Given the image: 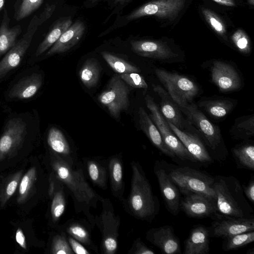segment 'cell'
Here are the masks:
<instances>
[{"mask_svg":"<svg viewBox=\"0 0 254 254\" xmlns=\"http://www.w3.org/2000/svg\"><path fill=\"white\" fill-rule=\"evenodd\" d=\"M213 188L217 211L221 217H254L253 209L235 177L217 175L214 177Z\"/></svg>","mask_w":254,"mask_h":254,"instance_id":"6da1fadb","label":"cell"},{"mask_svg":"<svg viewBox=\"0 0 254 254\" xmlns=\"http://www.w3.org/2000/svg\"><path fill=\"white\" fill-rule=\"evenodd\" d=\"M187 120L191 125L212 153V158L222 161L228 151L224 144L219 127L211 122L192 102L184 107L179 106Z\"/></svg>","mask_w":254,"mask_h":254,"instance_id":"7a4b0ae2","label":"cell"},{"mask_svg":"<svg viewBox=\"0 0 254 254\" xmlns=\"http://www.w3.org/2000/svg\"><path fill=\"white\" fill-rule=\"evenodd\" d=\"M133 176L130 196L131 207L139 218L152 222L160 210L158 197L139 165H132Z\"/></svg>","mask_w":254,"mask_h":254,"instance_id":"3957f363","label":"cell"},{"mask_svg":"<svg viewBox=\"0 0 254 254\" xmlns=\"http://www.w3.org/2000/svg\"><path fill=\"white\" fill-rule=\"evenodd\" d=\"M55 9L56 4H47L39 15H35L31 19L25 33L0 61V79L19 64L38 27L51 17Z\"/></svg>","mask_w":254,"mask_h":254,"instance_id":"277c9868","label":"cell"},{"mask_svg":"<svg viewBox=\"0 0 254 254\" xmlns=\"http://www.w3.org/2000/svg\"><path fill=\"white\" fill-rule=\"evenodd\" d=\"M169 174L181 193L185 192L199 193L216 201L213 188L214 177L189 167H171Z\"/></svg>","mask_w":254,"mask_h":254,"instance_id":"5b68a950","label":"cell"},{"mask_svg":"<svg viewBox=\"0 0 254 254\" xmlns=\"http://www.w3.org/2000/svg\"><path fill=\"white\" fill-rule=\"evenodd\" d=\"M155 73L166 91L179 106L184 107L192 103L198 94V85L191 79L162 68H157Z\"/></svg>","mask_w":254,"mask_h":254,"instance_id":"8992f818","label":"cell"},{"mask_svg":"<svg viewBox=\"0 0 254 254\" xmlns=\"http://www.w3.org/2000/svg\"><path fill=\"white\" fill-rule=\"evenodd\" d=\"M144 99L146 106L151 112L150 117L158 128L168 148L175 157L182 160L197 162L172 130L154 99L149 95H146Z\"/></svg>","mask_w":254,"mask_h":254,"instance_id":"52a82bcc","label":"cell"},{"mask_svg":"<svg viewBox=\"0 0 254 254\" xmlns=\"http://www.w3.org/2000/svg\"><path fill=\"white\" fill-rule=\"evenodd\" d=\"M129 88L125 82L116 74L111 78L106 89L99 95L98 100L114 118L118 119L121 113L127 110L129 106Z\"/></svg>","mask_w":254,"mask_h":254,"instance_id":"ba28073f","label":"cell"},{"mask_svg":"<svg viewBox=\"0 0 254 254\" xmlns=\"http://www.w3.org/2000/svg\"><path fill=\"white\" fill-rule=\"evenodd\" d=\"M154 171L166 209L173 215H178L181 211L180 191L169 176L168 164L165 161H156Z\"/></svg>","mask_w":254,"mask_h":254,"instance_id":"9c48e42d","label":"cell"},{"mask_svg":"<svg viewBox=\"0 0 254 254\" xmlns=\"http://www.w3.org/2000/svg\"><path fill=\"white\" fill-rule=\"evenodd\" d=\"M180 208L189 217L210 218L213 220L221 218L218 214L216 201L203 194L185 192L182 193Z\"/></svg>","mask_w":254,"mask_h":254,"instance_id":"30bf717a","label":"cell"},{"mask_svg":"<svg viewBox=\"0 0 254 254\" xmlns=\"http://www.w3.org/2000/svg\"><path fill=\"white\" fill-rule=\"evenodd\" d=\"M186 0H156L146 3L136 9L127 17L128 21L153 15L160 18L175 19L184 8Z\"/></svg>","mask_w":254,"mask_h":254,"instance_id":"8fae6325","label":"cell"},{"mask_svg":"<svg viewBox=\"0 0 254 254\" xmlns=\"http://www.w3.org/2000/svg\"><path fill=\"white\" fill-rule=\"evenodd\" d=\"M211 81L222 92H232L242 86V80L238 70L226 62L215 60L210 67Z\"/></svg>","mask_w":254,"mask_h":254,"instance_id":"7c38bea8","label":"cell"},{"mask_svg":"<svg viewBox=\"0 0 254 254\" xmlns=\"http://www.w3.org/2000/svg\"><path fill=\"white\" fill-rule=\"evenodd\" d=\"M4 129L0 138V161L19 149L27 134L26 124L20 118L10 120Z\"/></svg>","mask_w":254,"mask_h":254,"instance_id":"4fadbf2b","label":"cell"},{"mask_svg":"<svg viewBox=\"0 0 254 254\" xmlns=\"http://www.w3.org/2000/svg\"><path fill=\"white\" fill-rule=\"evenodd\" d=\"M210 238L227 237L254 230V217H222L208 227Z\"/></svg>","mask_w":254,"mask_h":254,"instance_id":"5bb4252c","label":"cell"},{"mask_svg":"<svg viewBox=\"0 0 254 254\" xmlns=\"http://www.w3.org/2000/svg\"><path fill=\"white\" fill-rule=\"evenodd\" d=\"M167 122L172 130L197 162L205 164L212 162L213 159L196 130L195 129L194 131H190L191 125L190 123L187 128L181 130L170 122L167 121Z\"/></svg>","mask_w":254,"mask_h":254,"instance_id":"9a60e30c","label":"cell"},{"mask_svg":"<svg viewBox=\"0 0 254 254\" xmlns=\"http://www.w3.org/2000/svg\"><path fill=\"white\" fill-rule=\"evenodd\" d=\"M132 51L137 55L162 62H171L178 57L166 43L154 40H132Z\"/></svg>","mask_w":254,"mask_h":254,"instance_id":"2e32d148","label":"cell"},{"mask_svg":"<svg viewBox=\"0 0 254 254\" xmlns=\"http://www.w3.org/2000/svg\"><path fill=\"white\" fill-rule=\"evenodd\" d=\"M146 239L158 247L162 254H182L180 239L171 225L151 228L146 233Z\"/></svg>","mask_w":254,"mask_h":254,"instance_id":"e0dca14e","label":"cell"},{"mask_svg":"<svg viewBox=\"0 0 254 254\" xmlns=\"http://www.w3.org/2000/svg\"><path fill=\"white\" fill-rule=\"evenodd\" d=\"M153 90L160 97V112L163 116L176 127L184 130L188 127L189 122L182 115L179 106L172 99L167 91L159 85H152Z\"/></svg>","mask_w":254,"mask_h":254,"instance_id":"ac0fdd59","label":"cell"},{"mask_svg":"<svg viewBox=\"0 0 254 254\" xmlns=\"http://www.w3.org/2000/svg\"><path fill=\"white\" fill-rule=\"evenodd\" d=\"M208 227L197 224L191 229L185 241L184 254H208L210 251Z\"/></svg>","mask_w":254,"mask_h":254,"instance_id":"d6986e66","label":"cell"},{"mask_svg":"<svg viewBox=\"0 0 254 254\" xmlns=\"http://www.w3.org/2000/svg\"><path fill=\"white\" fill-rule=\"evenodd\" d=\"M85 27L83 22L78 20L72 23L51 47L47 55L67 52L74 46L83 36Z\"/></svg>","mask_w":254,"mask_h":254,"instance_id":"ffe728a7","label":"cell"},{"mask_svg":"<svg viewBox=\"0 0 254 254\" xmlns=\"http://www.w3.org/2000/svg\"><path fill=\"white\" fill-rule=\"evenodd\" d=\"M56 170L60 179L68 186L78 199L86 201L94 196L86 182L79 179H75V174L64 164H58Z\"/></svg>","mask_w":254,"mask_h":254,"instance_id":"44dd1931","label":"cell"},{"mask_svg":"<svg viewBox=\"0 0 254 254\" xmlns=\"http://www.w3.org/2000/svg\"><path fill=\"white\" fill-rule=\"evenodd\" d=\"M138 117L140 128L151 143L165 155L171 158H175V155L165 144L158 128L142 107H140L139 108Z\"/></svg>","mask_w":254,"mask_h":254,"instance_id":"7402d4cb","label":"cell"},{"mask_svg":"<svg viewBox=\"0 0 254 254\" xmlns=\"http://www.w3.org/2000/svg\"><path fill=\"white\" fill-rule=\"evenodd\" d=\"M41 74L33 73L23 77L11 88L8 97L12 99H25L34 96L42 86Z\"/></svg>","mask_w":254,"mask_h":254,"instance_id":"603a6c76","label":"cell"},{"mask_svg":"<svg viewBox=\"0 0 254 254\" xmlns=\"http://www.w3.org/2000/svg\"><path fill=\"white\" fill-rule=\"evenodd\" d=\"M9 22L8 12L4 8L0 25V57L15 45L22 31L21 25H17L10 27Z\"/></svg>","mask_w":254,"mask_h":254,"instance_id":"cb8c5ba5","label":"cell"},{"mask_svg":"<svg viewBox=\"0 0 254 254\" xmlns=\"http://www.w3.org/2000/svg\"><path fill=\"white\" fill-rule=\"evenodd\" d=\"M234 100L229 98H207L199 101L198 106L211 117L222 118L226 116L234 107Z\"/></svg>","mask_w":254,"mask_h":254,"instance_id":"d4e9b609","label":"cell"},{"mask_svg":"<svg viewBox=\"0 0 254 254\" xmlns=\"http://www.w3.org/2000/svg\"><path fill=\"white\" fill-rule=\"evenodd\" d=\"M72 24V20L69 16L59 19L38 46L35 56L37 57L41 55L51 47Z\"/></svg>","mask_w":254,"mask_h":254,"instance_id":"484cf974","label":"cell"},{"mask_svg":"<svg viewBox=\"0 0 254 254\" xmlns=\"http://www.w3.org/2000/svg\"><path fill=\"white\" fill-rule=\"evenodd\" d=\"M232 148V156L237 168L254 171V145L253 142L246 141Z\"/></svg>","mask_w":254,"mask_h":254,"instance_id":"4316f807","label":"cell"},{"mask_svg":"<svg viewBox=\"0 0 254 254\" xmlns=\"http://www.w3.org/2000/svg\"><path fill=\"white\" fill-rule=\"evenodd\" d=\"M232 137L236 140H248L254 135V116L253 114L237 118L230 129Z\"/></svg>","mask_w":254,"mask_h":254,"instance_id":"83f0119b","label":"cell"},{"mask_svg":"<svg viewBox=\"0 0 254 254\" xmlns=\"http://www.w3.org/2000/svg\"><path fill=\"white\" fill-rule=\"evenodd\" d=\"M100 69L98 61L94 58L87 59L79 71V75L83 84L88 88L96 85L100 76Z\"/></svg>","mask_w":254,"mask_h":254,"instance_id":"f1b7e54d","label":"cell"},{"mask_svg":"<svg viewBox=\"0 0 254 254\" xmlns=\"http://www.w3.org/2000/svg\"><path fill=\"white\" fill-rule=\"evenodd\" d=\"M101 54L112 69L119 74L140 72L138 67L114 54L105 51Z\"/></svg>","mask_w":254,"mask_h":254,"instance_id":"f546056e","label":"cell"},{"mask_svg":"<svg viewBox=\"0 0 254 254\" xmlns=\"http://www.w3.org/2000/svg\"><path fill=\"white\" fill-rule=\"evenodd\" d=\"M254 241V230L224 239L222 249L225 252L241 248Z\"/></svg>","mask_w":254,"mask_h":254,"instance_id":"4dcf8cb0","label":"cell"},{"mask_svg":"<svg viewBox=\"0 0 254 254\" xmlns=\"http://www.w3.org/2000/svg\"><path fill=\"white\" fill-rule=\"evenodd\" d=\"M47 141L49 146L55 152L63 154L69 153L68 144L63 132L58 128L55 127L50 128Z\"/></svg>","mask_w":254,"mask_h":254,"instance_id":"1f68e13d","label":"cell"},{"mask_svg":"<svg viewBox=\"0 0 254 254\" xmlns=\"http://www.w3.org/2000/svg\"><path fill=\"white\" fill-rule=\"evenodd\" d=\"M43 0H16L14 18L20 21L29 16L42 5Z\"/></svg>","mask_w":254,"mask_h":254,"instance_id":"d6a6232c","label":"cell"},{"mask_svg":"<svg viewBox=\"0 0 254 254\" xmlns=\"http://www.w3.org/2000/svg\"><path fill=\"white\" fill-rule=\"evenodd\" d=\"M36 176L35 168L33 167L29 169L22 178L19 188V203H22L26 199L36 180Z\"/></svg>","mask_w":254,"mask_h":254,"instance_id":"836d02e7","label":"cell"},{"mask_svg":"<svg viewBox=\"0 0 254 254\" xmlns=\"http://www.w3.org/2000/svg\"><path fill=\"white\" fill-rule=\"evenodd\" d=\"M202 12L206 20L216 32L220 35L226 33L224 23L215 13L206 8H202Z\"/></svg>","mask_w":254,"mask_h":254,"instance_id":"e575fe53","label":"cell"},{"mask_svg":"<svg viewBox=\"0 0 254 254\" xmlns=\"http://www.w3.org/2000/svg\"><path fill=\"white\" fill-rule=\"evenodd\" d=\"M120 77L129 86L136 88H143L146 90L148 88L144 78L137 72L119 74Z\"/></svg>","mask_w":254,"mask_h":254,"instance_id":"d590c367","label":"cell"},{"mask_svg":"<svg viewBox=\"0 0 254 254\" xmlns=\"http://www.w3.org/2000/svg\"><path fill=\"white\" fill-rule=\"evenodd\" d=\"M232 40L242 53L249 54L251 51L250 41L247 35L242 30H237L232 36Z\"/></svg>","mask_w":254,"mask_h":254,"instance_id":"8d00e7d4","label":"cell"},{"mask_svg":"<svg viewBox=\"0 0 254 254\" xmlns=\"http://www.w3.org/2000/svg\"><path fill=\"white\" fill-rule=\"evenodd\" d=\"M65 208V201L63 194L57 192L53 198L51 206V213L53 218L57 219L61 216Z\"/></svg>","mask_w":254,"mask_h":254,"instance_id":"74e56055","label":"cell"},{"mask_svg":"<svg viewBox=\"0 0 254 254\" xmlns=\"http://www.w3.org/2000/svg\"><path fill=\"white\" fill-rule=\"evenodd\" d=\"M52 251L53 253L56 254H67L72 253L66 242L59 237L55 239L53 244Z\"/></svg>","mask_w":254,"mask_h":254,"instance_id":"f35d334b","label":"cell"},{"mask_svg":"<svg viewBox=\"0 0 254 254\" xmlns=\"http://www.w3.org/2000/svg\"><path fill=\"white\" fill-rule=\"evenodd\" d=\"M21 176V174H16L14 178L9 182L6 186L5 190V198L6 199H8L14 193Z\"/></svg>","mask_w":254,"mask_h":254,"instance_id":"ab89813d","label":"cell"},{"mask_svg":"<svg viewBox=\"0 0 254 254\" xmlns=\"http://www.w3.org/2000/svg\"><path fill=\"white\" fill-rule=\"evenodd\" d=\"M243 192L246 196L247 198L252 203L254 202V177L252 176L248 184L246 186L243 185L242 186Z\"/></svg>","mask_w":254,"mask_h":254,"instance_id":"60d3db41","label":"cell"},{"mask_svg":"<svg viewBox=\"0 0 254 254\" xmlns=\"http://www.w3.org/2000/svg\"><path fill=\"white\" fill-rule=\"evenodd\" d=\"M69 242L73 251L77 254H87L89 252L81 244L72 238H69Z\"/></svg>","mask_w":254,"mask_h":254,"instance_id":"b9f144b4","label":"cell"},{"mask_svg":"<svg viewBox=\"0 0 254 254\" xmlns=\"http://www.w3.org/2000/svg\"><path fill=\"white\" fill-rule=\"evenodd\" d=\"M113 177L115 182L119 183L122 179V168L119 162H116L113 167Z\"/></svg>","mask_w":254,"mask_h":254,"instance_id":"7bdbcfd3","label":"cell"},{"mask_svg":"<svg viewBox=\"0 0 254 254\" xmlns=\"http://www.w3.org/2000/svg\"><path fill=\"white\" fill-rule=\"evenodd\" d=\"M70 232L76 237L80 239H84L87 237L85 230L79 226H73L70 228Z\"/></svg>","mask_w":254,"mask_h":254,"instance_id":"ee69618b","label":"cell"},{"mask_svg":"<svg viewBox=\"0 0 254 254\" xmlns=\"http://www.w3.org/2000/svg\"><path fill=\"white\" fill-rule=\"evenodd\" d=\"M15 240L19 245L24 249H26V244L24 235L21 228H18L16 232Z\"/></svg>","mask_w":254,"mask_h":254,"instance_id":"f6af8a7d","label":"cell"},{"mask_svg":"<svg viewBox=\"0 0 254 254\" xmlns=\"http://www.w3.org/2000/svg\"><path fill=\"white\" fill-rule=\"evenodd\" d=\"M88 172L91 179L96 181L99 177V169L97 166L93 163H90L88 166Z\"/></svg>","mask_w":254,"mask_h":254,"instance_id":"bcb514c9","label":"cell"},{"mask_svg":"<svg viewBox=\"0 0 254 254\" xmlns=\"http://www.w3.org/2000/svg\"><path fill=\"white\" fill-rule=\"evenodd\" d=\"M137 249L135 253L138 254H154L155 253L151 249L148 248L141 242L137 245Z\"/></svg>","mask_w":254,"mask_h":254,"instance_id":"7dc6e473","label":"cell"},{"mask_svg":"<svg viewBox=\"0 0 254 254\" xmlns=\"http://www.w3.org/2000/svg\"><path fill=\"white\" fill-rule=\"evenodd\" d=\"M104 244L106 250L110 252L115 251L117 248V242L112 238L106 239L105 241Z\"/></svg>","mask_w":254,"mask_h":254,"instance_id":"c3c4849f","label":"cell"},{"mask_svg":"<svg viewBox=\"0 0 254 254\" xmlns=\"http://www.w3.org/2000/svg\"><path fill=\"white\" fill-rule=\"evenodd\" d=\"M216 2L225 6H234L235 2L234 0H213Z\"/></svg>","mask_w":254,"mask_h":254,"instance_id":"681fc988","label":"cell"},{"mask_svg":"<svg viewBox=\"0 0 254 254\" xmlns=\"http://www.w3.org/2000/svg\"><path fill=\"white\" fill-rule=\"evenodd\" d=\"M130 0H112V1L114 4L122 5L129 2Z\"/></svg>","mask_w":254,"mask_h":254,"instance_id":"f907efd6","label":"cell"},{"mask_svg":"<svg viewBox=\"0 0 254 254\" xmlns=\"http://www.w3.org/2000/svg\"><path fill=\"white\" fill-rule=\"evenodd\" d=\"M100 0H87L86 1V4L88 5H93L94 4H96L97 2H98Z\"/></svg>","mask_w":254,"mask_h":254,"instance_id":"816d5d0a","label":"cell"},{"mask_svg":"<svg viewBox=\"0 0 254 254\" xmlns=\"http://www.w3.org/2000/svg\"><path fill=\"white\" fill-rule=\"evenodd\" d=\"M5 0H0V12L4 5Z\"/></svg>","mask_w":254,"mask_h":254,"instance_id":"f5cc1de1","label":"cell"},{"mask_svg":"<svg viewBox=\"0 0 254 254\" xmlns=\"http://www.w3.org/2000/svg\"><path fill=\"white\" fill-rule=\"evenodd\" d=\"M246 254H254V248H252L248 250Z\"/></svg>","mask_w":254,"mask_h":254,"instance_id":"db71d44e","label":"cell"}]
</instances>
